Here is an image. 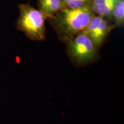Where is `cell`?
Masks as SVG:
<instances>
[{
  "label": "cell",
  "instance_id": "6da1fadb",
  "mask_svg": "<svg viewBox=\"0 0 124 124\" xmlns=\"http://www.w3.org/2000/svg\"><path fill=\"white\" fill-rule=\"evenodd\" d=\"M94 16L88 5L79 8H64L49 18L59 38L67 41L83 32Z\"/></svg>",
  "mask_w": 124,
  "mask_h": 124
},
{
  "label": "cell",
  "instance_id": "7a4b0ae2",
  "mask_svg": "<svg viewBox=\"0 0 124 124\" xmlns=\"http://www.w3.org/2000/svg\"><path fill=\"white\" fill-rule=\"evenodd\" d=\"M20 16L17 27L28 38L34 41H41L46 37L45 21L46 17L40 10L28 4L18 5Z\"/></svg>",
  "mask_w": 124,
  "mask_h": 124
},
{
  "label": "cell",
  "instance_id": "3957f363",
  "mask_svg": "<svg viewBox=\"0 0 124 124\" xmlns=\"http://www.w3.org/2000/svg\"><path fill=\"white\" fill-rule=\"evenodd\" d=\"M66 42L67 52L75 64L85 66L90 64L98 56V49L84 32L78 34Z\"/></svg>",
  "mask_w": 124,
  "mask_h": 124
},
{
  "label": "cell",
  "instance_id": "277c9868",
  "mask_svg": "<svg viewBox=\"0 0 124 124\" xmlns=\"http://www.w3.org/2000/svg\"><path fill=\"white\" fill-rule=\"evenodd\" d=\"M114 26L111 25L100 16H93L84 32L91 40L95 46L99 48L104 43Z\"/></svg>",
  "mask_w": 124,
  "mask_h": 124
},
{
  "label": "cell",
  "instance_id": "5b68a950",
  "mask_svg": "<svg viewBox=\"0 0 124 124\" xmlns=\"http://www.w3.org/2000/svg\"><path fill=\"white\" fill-rule=\"evenodd\" d=\"M119 0H93L91 9L98 16L105 17L112 15L116 4Z\"/></svg>",
  "mask_w": 124,
  "mask_h": 124
},
{
  "label": "cell",
  "instance_id": "8992f818",
  "mask_svg": "<svg viewBox=\"0 0 124 124\" xmlns=\"http://www.w3.org/2000/svg\"><path fill=\"white\" fill-rule=\"evenodd\" d=\"M39 7L40 10L46 15L47 18L51 17L56 12L66 7L62 0H55L43 4Z\"/></svg>",
  "mask_w": 124,
  "mask_h": 124
},
{
  "label": "cell",
  "instance_id": "52a82bcc",
  "mask_svg": "<svg viewBox=\"0 0 124 124\" xmlns=\"http://www.w3.org/2000/svg\"><path fill=\"white\" fill-rule=\"evenodd\" d=\"M114 21V25L116 27H122L124 21V1L119 0L116 4L112 15Z\"/></svg>",
  "mask_w": 124,
  "mask_h": 124
},
{
  "label": "cell",
  "instance_id": "ba28073f",
  "mask_svg": "<svg viewBox=\"0 0 124 124\" xmlns=\"http://www.w3.org/2000/svg\"><path fill=\"white\" fill-rule=\"evenodd\" d=\"M90 0H71L65 4L67 8L70 9L79 8L88 5Z\"/></svg>",
  "mask_w": 124,
  "mask_h": 124
},
{
  "label": "cell",
  "instance_id": "9c48e42d",
  "mask_svg": "<svg viewBox=\"0 0 124 124\" xmlns=\"http://www.w3.org/2000/svg\"><path fill=\"white\" fill-rule=\"evenodd\" d=\"M55 1V0H39V6L42 5L43 4H46V3L51 2V1Z\"/></svg>",
  "mask_w": 124,
  "mask_h": 124
}]
</instances>
